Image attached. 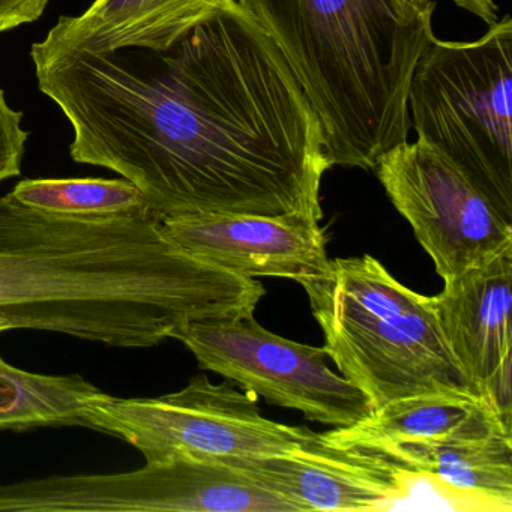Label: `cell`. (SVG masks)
I'll use <instances>...</instances> for the list:
<instances>
[{"instance_id":"cell-4","label":"cell","mask_w":512,"mask_h":512,"mask_svg":"<svg viewBox=\"0 0 512 512\" xmlns=\"http://www.w3.org/2000/svg\"><path fill=\"white\" fill-rule=\"evenodd\" d=\"M410 128L454 163L512 224V20L476 41L434 35L407 92Z\"/></svg>"},{"instance_id":"cell-5","label":"cell","mask_w":512,"mask_h":512,"mask_svg":"<svg viewBox=\"0 0 512 512\" xmlns=\"http://www.w3.org/2000/svg\"><path fill=\"white\" fill-rule=\"evenodd\" d=\"M83 427L112 434L142 452L146 463L178 457H268L313 442L317 433L266 419L256 395L232 380L212 383L205 374L184 389L155 398L113 397L100 391L88 401Z\"/></svg>"},{"instance_id":"cell-12","label":"cell","mask_w":512,"mask_h":512,"mask_svg":"<svg viewBox=\"0 0 512 512\" xmlns=\"http://www.w3.org/2000/svg\"><path fill=\"white\" fill-rule=\"evenodd\" d=\"M511 431V424L475 395L430 392L398 398L350 427L322 433L326 442L362 451L400 445H433L463 437Z\"/></svg>"},{"instance_id":"cell-3","label":"cell","mask_w":512,"mask_h":512,"mask_svg":"<svg viewBox=\"0 0 512 512\" xmlns=\"http://www.w3.org/2000/svg\"><path fill=\"white\" fill-rule=\"evenodd\" d=\"M299 284L325 335L326 355L374 410L430 392L475 395L449 350L431 296L395 280L370 254L331 260L320 277Z\"/></svg>"},{"instance_id":"cell-10","label":"cell","mask_w":512,"mask_h":512,"mask_svg":"<svg viewBox=\"0 0 512 512\" xmlns=\"http://www.w3.org/2000/svg\"><path fill=\"white\" fill-rule=\"evenodd\" d=\"M302 511H371L406 496L413 475L371 452L316 439L287 454L226 457Z\"/></svg>"},{"instance_id":"cell-15","label":"cell","mask_w":512,"mask_h":512,"mask_svg":"<svg viewBox=\"0 0 512 512\" xmlns=\"http://www.w3.org/2000/svg\"><path fill=\"white\" fill-rule=\"evenodd\" d=\"M11 194L29 208L65 217L154 214L145 194L127 179H26Z\"/></svg>"},{"instance_id":"cell-20","label":"cell","mask_w":512,"mask_h":512,"mask_svg":"<svg viewBox=\"0 0 512 512\" xmlns=\"http://www.w3.org/2000/svg\"><path fill=\"white\" fill-rule=\"evenodd\" d=\"M0 332H2V329H0Z\"/></svg>"},{"instance_id":"cell-14","label":"cell","mask_w":512,"mask_h":512,"mask_svg":"<svg viewBox=\"0 0 512 512\" xmlns=\"http://www.w3.org/2000/svg\"><path fill=\"white\" fill-rule=\"evenodd\" d=\"M101 389L85 377L31 373L0 356V430L83 427L88 401Z\"/></svg>"},{"instance_id":"cell-16","label":"cell","mask_w":512,"mask_h":512,"mask_svg":"<svg viewBox=\"0 0 512 512\" xmlns=\"http://www.w3.org/2000/svg\"><path fill=\"white\" fill-rule=\"evenodd\" d=\"M23 113L11 109L0 89V182L22 173L28 131L22 128Z\"/></svg>"},{"instance_id":"cell-2","label":"cell","mask_w":512,"mask_h":512,"mask_svg":"<svg viewBox=\"0 0 512 512\" xmlns=\"http://www.w3.org/2000/svg\"><path fill=\"white\" fill-rule=\"evenodd\" d=\"M313 104L331 166L374 170L407 142V92L436 5L412 0H238Z\"/></svg>"},{"instance_id":"cell-11","label":"cell","mask_w":512,"mask_h":512,"mask_svg":"<svg viewBox=\"0 0 512 512\" xmlns=\"http://www.w3.org/2000/svg\"><path fill=\"white\" fill-rule=\"evenodd\" d=\"M238 0H95L79 17H61L46 40L32 49L44 53H109L121 49L163 52L212 14Z\"/></svg>"},{"instance_id":"cell-13","label":"cell","mask_w":512,"mask_h":512,"mask_svg":"<svg viewBox=\"0 0 512 512\" xmlns=\"http://www.w3.org/2000/svg\"><path fill=\"white\" fill-rule=\"evenodd\" d=\"M376 455L410 475L428 476L452 490L493 503L494 508L512 509L511 431L433 445L392 446Z\"/></svg>"},{"instance_id":"cell-19","label":"cell","mask_w":512,"mask_h":512,"mask_svg":"<svg viewBox=\"0 0 512 512\" xmlns=\"http://www.w3.org/2000/svg\"><path fill=\"white\" fill-rule=\"evenodd\" d=\"M412 2L422 8L430 7L431 4H434L431 0H412Z\"/></svg>"},{"instance_id":"cell-1","label":"cell","mask_w":512,"mask_h":512,"mask_svg":"<svg viewBox=\"0 0 512 512\" xmlns=\"http://www.w3.org/2000/svg\"><path fill=\"white\" fill-rule=\"evenodd\" d=\"M70 121L76 163L133 182L161 221L197 214L322 220V124L289 62L239 2L163 52L31 50Z\"/></svg>"},{"instance_id":"cell-6","label":"cell","mask_w":512,"mask_h":512,"mask_svg":"<svg viewBox=\"0 0 512 512\" xmlns=\"http://www.w3.org/2000/svg\"><path fill=\"white\" fill-rule=\"evenodd\" d=\"M172 338L196 356L203 370L275 406L299 410L310 421L344 428L374 412L358 386L329 368L325 347L280 337L259 325L254 313L193 320Z\"/></svg>"},{"instance_id":"cell-9","label":"cell","mask_w":512,"mask_h":512,"mask_svg":"<svg viewBox=\"0 0 512 512\" xmlns=\"http://www.w3.org/2000/svg\"><path fill=\"white\" fill-rule=\"evenodd\" d=\"M431 301L473 394L511 424L512 248L445 280Z\"/></svg>"},{"instance_id":"cell-17","label":"cell","mask_w":512,"mask_h":512,"mask_svg":"<svg viewBox=\"0 0 512 512\" xmlns=\"http://www.w3.org/2000/svg\"><path fill=\"white\" fill-rule=\"evenodd\" d=\"M50 0H0V34L41 19Z\"/></svg>"},{"instance_id":"cell-18","label":"cell","mask_w":512,"mask_h":512,"mask_svg":"<svg viewBox=\"0 0 512 512\" xmlns=\"http://www.w3.org/2000/svg\"><path fill=\"white\" fill-rule=\"evenodd\" d=\"M451 2L461 10L478 17L485 25L491 26L499 20L493 0H451Z\"/></svg>"},{"instance_id":"cell-8","label":"cell","mask_w":512,"mask_h":512,"mask_svg":"<svg viewBox=\"0 0 512 512\" xmlns=\"http://www.w3.org/2000/svg\"><path fill=\"white\" fill-rule=\"evenodd\" d=\"M188 256L242 278L302 281L328 269L326 235L308 214H197L163 221Z\"/></svg>"},{"instance_id":"cell-7","label":"cell","mask_w":512,"mask_h":512,"mask_svg":"<svg viewBox=\"0 0 512 512\" xmlns=\"http://www.w3.org/2000/svg\"><path fill=\"white\" fill-rule=\"evenodd\" d=\"M374 172L443 281L512 248V224L428 143H400L380 157Z\"/></svg>"}]
</instances>
